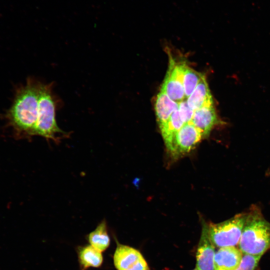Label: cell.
Segmentation results:
<instances>
[{"mask_svg": "<svg viewBox=\"0 0 270 270\" xmlns=\"http://www.w3.org/2000/svg\"><path fill=\"white\" fill-rule=\"evenodd\" d=\"M247 216L248 212H242L221 222L206 223L213 244L220 248L238 244Z\"/></svg>", "mask_w": 270, "mask_h": 270, "instance_id": "cell-4", "label": "cell"}, {"mask_svg": "<svg viewBox=\"0 0 270 270\" xmlns=\"http://www.w3.org/2000/svg\"><path fill=\"white\" fill-rule=\"evenodd\" d=\"M189 106L195 110L205 106L214 105L208 84L202 76L192 94L186 98Z\"/></svg>", "mask_w": 270, "mask_h": 270, "instance_id": "cell-11", "label": "cell"}, {"mask_svg": "<svg viewBox=\"0 0 270 270\" xmlns=\"http://www.w3.org/2000/svg\"><path fill=\"white\" fill-rule=\"evenodd\" d=\"M201 133L202 138H207L214 126L220 122L214 105L196 110L190 122Z\"/></svg>", "mask_w": 270, "mask_h": 270, "instance_id": "cell-9", "label": "cell"}, {"mask_svg": "<svg viewBox=\"0 0 270 270\" xmlns=\"http://www.w3.org/2000/svg\"><path fill=\"white\" fill-rule=\"evenodd\" d=\"M42 84L34 78H28L16 90L13 103L6 113L10 125L20 135L34 136Z\"/></svg>", "mask_w": 270, "mask_h": 270, "instance_id": "cell-1", "label": "cell"}, {"mask_svg": "<svg viewBox=\"0 0 270 270\" xmlns=\"http://www.w3.org/2000/svg\"><path fill=\"white\" fill-rule=\"evenodd\" d=\"M242 252L236 246L220 248L214 255V270H235L240 264Z\"/></svg>", "mask_w": 270, "mask_h": 270, "instance_id": "cell-10", "label": "cell"}, {"mask_svg": "<svg viewBox=\"0 0 270 270\" xmlns=\"http://www.w3.org/2000/svg\"><path fill=\"white\" fill-rule=\"evenodd\" d=\"M185 62H177L170 56L168 68L160 90L177 103L186 99L183 80L186 67Z\"/></svg>", "mask_w": 270, "mask_h": 270, "instance_id": "cell-5", "label": "cell"}, {"mask_svg": "<svg viewBox=\"0 0 270 270\" xmlns=\"http://www.w3.org/2000/svg\"><path fill=\"white\" fill-rule=\"evenodd\" d=\"M193 270H198V269H196V268Z\"/></svg>", "mask_w": 270, "mask_h": 270, "instance_id": "cell-20", "label": "cell"}, {"mask_svg": "<svg viewBox=\"0 0 270 270\" xmlns=\"http://www.w3.org/2000/svg\"><path fill=\"white\" fill-rule=\"evenodd\" d=\"M267 174L270 176V171L268 172Z\"/></svg>", "mask_w": 270, "mask_h": 270, "instance_id": "cell-19", "label": "cell"}, {"mask_svg": "<svg viewBox=\"0 0 270 270\" xmlns=\"http://www.w3.org/2000/svg\"><path fill=\"white\" fill-rule=\"evenodd\" d=\"M184 124L177 109L172 114L167 122L160 128L166 148L171 144L174 135Z\"/></svg>", "mask_w": 270, "mask_h": 270, "instance_id": "cell-15", "label": "cell"}, {"mask_svg": "<svg viewBox=\"0 0 270 270\" xmlns=\"http://www.w3.org/2000/svg\"><path fill=\"white\" fill-rule=\"evenodd\" d=\"M238 247L243 254L261 256L270 247V222L256 205L248 211Z\"/></svg>", "mask_w": 270, "mask_h": 270, "instance_id": "cell-2", "label": "cell"}, {"mask_svg": "<svg viewBox=\"0 0 270 270\" xmlns=\"http://www.w3.org/2000/svg\"><path fill=\"white\" fill-rule=\"evenodd\" d=\"M214 246L208 232L205 222L202 223V234L196 253V268L198 270H214Z\"/></svg>", "mask_w": 270, "mask_h": 270, "instance_id": "cell-8", "label": "cell"}, {"mask_svg": "<svg viewBox=\"0 0 270 270\" xmlns=\"http://www.w3.org/2000/svg\"><path fill=\"white\" fill-rule=\"evenodd\" d=\"M261 256L244 254L240 264L235 270H254Z\"/></svg>", "mask_w": 270, "mask_h": 270, "instance_id": "cell-17", "label": "cell"}, {"mask_svg": "<svg viewBox=\"0 0 270 270\" xmlns=\"http://www.w3.org/2000/svg\"><path fill=\"white\" fill-rule=\"evenodd\" d=\"M203 74L186 66L183 80L186 98L194 92Z\"/></svg>", "mask_w": 270, "mask_h": 270, "instance_id": "cell-16", "label": "cell"}, {"mask_svg": "<svg viewBox=\"0 0 270 270\" xmlns=\"http://www.w3.org/2000/svg\"><path fill=\"white\" fill-rule=\"evenodd\" d=\"M76 252L81 270H86L90 268H98L102 264L104 258L102 252L90 244L78 246Z\"/></svg>", "mask_w": 270, "mask_h": 270, "instance_id": "cell-13", "label": "cell"}, {"mask_svg": "<svg viewBox=\"0 0 270 270\" xmlns=\"http://www.w3.org/2000/svg\"><path fill=\"white\" fill-rule=\"evenodd\" d=\"M202 138L200 132L191 122L185 124L166 149L173 158H178L194 149Z\"/></svg>", "mask_w": 270, "mask_h": 270, "instance_id": "cell-6", "label": "cell"}, {"mask_svg": "<svg viewBox=\"0 0 270 270\" xmlns=\"http://www.w3.org/2000/svg\"><path fill=\"white\" fill-rule=\"evenodd\" d=\"M54 82L42 84L39 96L38 114L34 136L44 137L46 140L58 142L60 139L68 136L56 123V111L60 101L53 91Z\"/></svg>", "mask_w": 270, "mask_h": 270, "instance_id": "cell-3", "label": "cell"}, {"mask_svg": "<svg viewBox=\"0 0 270 270\" xmlns=\"http://www.w3.org/2000/svg\"><path fill=\"white\" fill-rule=\"evenodd\" d=\"M178 110L180 116L184 124L190 122L194 110L189 106L186 100H184L178 103Z\"/></svg>", "mask_w": 270, "mask_h": 270, "instance_id": "cell-18", "label": "cell"}, {"mask_svg": "<svg viewBox=\"0 0 270 270\" xmlns=\"http://www.w3.org/2000/svg\"><path fill=\"white\" fill-rule=\"evenodd\" d=\"M108 230L106 222L104 220L87 236L90 244L102 252L110 245V239Z\"/></svg>", "mask_w": 270, "mask_h": 270, "instance_id": "cell-14", "label": "cell"}, {"mask_svg": "<svg viewBox=\"0 0 270 270\" xmlns=\"http://www.w3.org/2000/svg\"><path fill=\"white\" fill-rule=\"evenodd\" d=\"M113 262L117 270H150L140 251L118 241Z\"/></svg>", "mask_w": 270, "mask_h": 270, "instance_id": "cell-7", "label": "cell"}, {"mask_svg": "<svg viewBox=\"0 0 270 270\" xmlns=\"http://www.w3.org/2000/svg\"><path fill=\"white\" fill-rule=\"evenodd\" d=\"M154 106L157 122L159 128H160L167 122L172 114L178 109V103L160 90L157 95Z\"/></svg>", "mask_w": 270, "mask_h": 270, "instance_id": "cell-12", "label": "cell"}]
</instances>
